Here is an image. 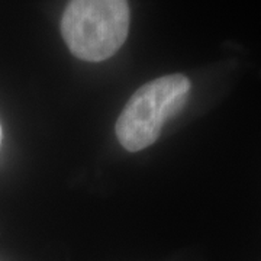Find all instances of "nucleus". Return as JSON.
Returning <instances> with one entry per match:
<instances>
[{
	"instance_id": "f257e3e1",
	"label": "nucleus",
	"mask_w": 261,
	"mask_h": 261,
	"mask_svg": "<svg viewBox=\"0 0 261 261\" xmlns=\"http://www.w3.org/2000/svg\"><path fill=\"white\" fill-rule=\"evenodd\" d=\"M129 18L128 0H70L61 18V35L73 56L99 63L123 45Z\"/></svg>"
},
{
	"instance_id": "f03ea898",
	"label": "nucleus",
	"mask_w": 261,
	"mask_h": 261,
	"mask_svg": "<svg viewBox=\"0 0 261 261\" xmlns=\"http://www.w3.org/2000/svg\"><path fill=\"white\" fill-rule=\"evenodd\" d=\"M192 83L185 74H170L141 86L116 121V137L130 152L159 140L166 122L186 105Z\"/></svg>"
},
{
	"instance_id": "7ed1b4c3",
	"label": "nucleus",
	"mask_w": 261,
	"mask_h": 261,
	"mask_svg": "<svg viewBox=\"0 0 261 261\" xmlns=\"http://www.w3.org/2000/svg\"><path fill=\"white\" fill-rule=\"evenodd\" d=\"M0 144H2V126H0Z\"/></svg>"
}]
</instances>
